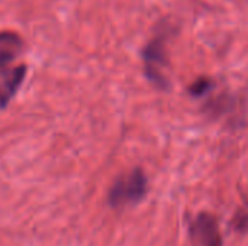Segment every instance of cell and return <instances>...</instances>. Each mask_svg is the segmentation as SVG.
<instances>
[{"label":"cell","mask_w":248,"mask_h":246,"mask_svg":"<svg viewBox=\"0 0 248 246\" xmlns=\"http://www.w3.org/2000/svg\"><path fill=\"white\" fill-rule=\"evenodd\" d=\"M190 239L195 246L224 245L219 225L211 213H201L192 220Z\"/></svg>","instance_id":"3957f363"},{"label":"cell","mask_w":248,"mask_h":246,"mask_svg":"<svg viewBox=\"0 0 248 246\" xmlns=\"http://www.w3.org/2000/svg\"><path fill=\"white\" fill-rule=\"evenodd\" d=\"M23 51L22 38L12 30L0 32V70L7 68L9 64Z\"/></svg>","instance_id":"5b68a950"},{"label":"cell","mask_w":248,"mask_h":246,"mask_svg":"<svg viewBox=\"0 0 248 246\" xmlns=\"http://www.w3.org/2000/svg\"><path fill=\"white\" fill-rule=\"evenodd\" d=\"M147 177L142 170L135 168L121 175L109 191V203L112 207H125L141 202L147 194Z\"/></svg>","instance_id":"6da1fadb"},{"label":"cell","mask_w":248,"mask_h":246,"mask_svg":"<svg viewBox=\"0 0 248 246\" xmlns=\"http://www.w3.org/2000/svg\"><path fill=\"white\" fill-rule=\"evenodd\" d=\"M212 86V81L206 77H201L199 80H196L190 87H189V91L193 94V96H202L205 94Z\"/></svg>","instance_id":"8992f818"},{"label":"cell","mask_w":248,"mask_h":246,"mask_svg":"<svg viewBox=\"0 0 248 246\" xmlns=\"http://www.w3.org/2000/svg\"><path fill=\"white\" fill-rule=\"evenodd\" d=\"M26 75V65L7 67L0 70V109L6 107L22 86Z\"/></svg>","instance_id":"277c9868"},{"label":"cell","mask_w":248,"mask_h":246,"mask_svg":"<svg viewBox=\"0 0 248 246\" xmlns=\"http://www.w3.org/2000/svg\"><path fill=\"white\" fill-rule=\"evenodd\" d=\"M142 57H144V64H145L144 71L147 78L157 88L166 90L169 87V81L161 70L167 65V51L163 38L151 39L145 45L142 51Z\"/></svg>","instance_id":"7a4b0ae2"}]
</instances>
